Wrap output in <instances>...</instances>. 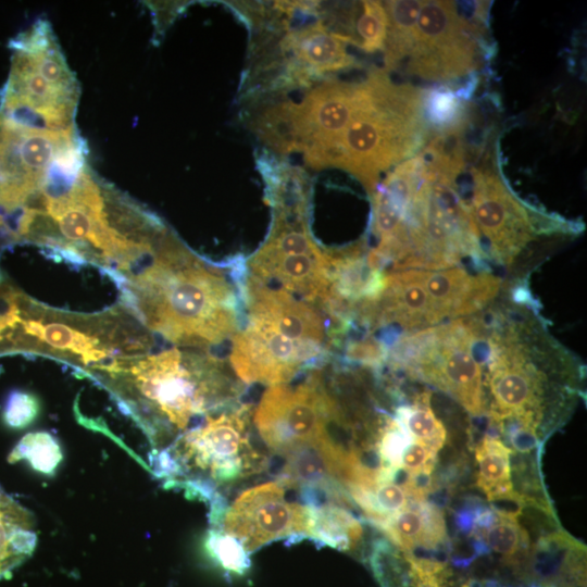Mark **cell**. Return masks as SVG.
I'll return each instance as SVG.
<instances>
[{
  "label": "cell",
  "instance_id": "cell-1",
  "mask_svg": "<svg viewBox=\"0 0 587 587\" xmlns=\"http://www.w3.org/2000/svg\"><path fill=\"white\" fill-rule=\"evenodd\" d=\"M472 320L490 424L503 436L521 429L538 435L574 391L573 358L524 305L494 301Z\"/></svg>",
  "mask_w": 587,
  "mask_h": 587
},
{
  "label": "cell",
  "instance_id": "cell-2",
  "mask_svg": "<svg viewBox=\"0 0 587 587\" xmlns=\"http://www.w3.org/2000/svg\"><path fill=\"white\" fill-rule=\"evenodd\" d=\"M118 283L125 308L175 346L207 351L239 328L237 296L224 273L168 232Z\"/></svg>",
  "mask_w": 587,
  "mask_h": 587
},
{
  "label": "cell",
  "instance_id": "cell-3",
  "mask_svg": "<svg viewBox=\"0 0 587 587\" xmlns=\"http://www.w3.org/2000/svg\"><path fill=\"white\" fill-rule=\"evenodd\" d=\"M153 430L182 432L223 405L234 389L221 362L207 351L171 348L115 361L99 372Z\"/></svg>",
  "mask_w": 587,
  "mask_h": 587
},
{
  "label": "cell",
  "instance_id": "cell-4",
  "mask_svg": "<svg viewBox=\"0 0 587 587\" xmlns=\"http://www.w3.org/2000/svg\"><path fill=\"white\" fill-rule=\"evenodd\" d=\"M247 319L232 338L229 362L239 379L268 386L291 382L328 345L319 308L249 277Z\"/></svg>",
  "mask_w": 587,
  "mask_h": 587
},
{
  "label": "cell",
  "instance_id": "cell-5",
  "mask_svg": "<svg viewBox=\"0 0 587 587\" xmlns=\"http://www.w3.org/2000/svg\"><path fill=\"white\" fill-rule=\"evenodd\" d=\"M424 93L413 85L394 82L384 68L369 73L330 167L350 173L372 197L383 173L417 154L426 143Z\"/></svg>",
  "mask_w": 587,
  "mask_h": 587
},
{
  "label": "cell",
  "instance_id": "cell-6",
  "mask_svg": "<svg viewBox=\"0 0 587 587\" xmlns=\"http://www.w3.org/2000/svg\"><path fill=\"white\" fill-rule=\"evenodd\" d=\"M147 328L126 308L93 314L58 311L22 292L18 320L1 353H46L98 373L116 360L148 352Z\"/></svg>",
  "mask_w": 587,
  "mask_h": 587
},
{
  "label": "cell",
  "instance_id": "cell-7",
  "mask_svg": "<svg viewBox=\"0 0 587 587\" xmlns=\"http://www.w3.org/2000/svg\"><path fill=\"white\" fill-rule=\"evenodd\" d=\"M458 177L439 172L423 160L421 180L385 258L387 273L448 268L460 266L465 258L478 260L485 255L458 190Z\"/></svg>",
  "mask_w": 587,
  "mask_h": 587
},
{
  "label": "cell",
  "instance_id": "cell-8",
  "mask_svg": "<svg viewBox=\"0 0 587 587\" xmlns=\"http://www.w3.org/2000/svg\"><path fill=\"white\" fill-rule=\"evenodd\" d=\"M501 288L500 277L487 271L470 273L462 266L388 272L363 321L372 328L415 333L482 312Z\"/></svg>",
  "mask_w": 587,
  "mask_h": 587
},
{
  "label": "cell",
  "instance_id": "cell-9",
  "mask_svg": "<svg viewBox=\"0 0 587 587\" xmlns=\"http://www.w3.org/2000/svg\"><path fill=\"white\" fill-rule=\"evenodd\" d=\"M364 78L335 77L311 86L299 101L264 102L249 115V127L278 154L300 153L308 167H330L337 146L363 96Z\"/></svg>",
  "mask_w": 587,
  "mask_h": 587
},
{
  "label": "cell",
  "instance_id": "cell-10",
  "mask_svg": "<svg viewBox=\"0 0 587 587\" xmlns=\"http://www.w3.org/2000/svg\"><path fill=\"white\" fill-rule=\"evenodd\" d=\"M10 48L11 70L0 112L40 128L74 129L79 88L47 21L21 33Z\"/></svg>",
  "mask_w": 587,
  "mask_h": 587
},
{
  "label": "cell",
  "instance_id": "cell-11",
  "mask_svg": "<svg viewBox=\"0 0 587 587\" xmlns=\"http://www.w3.org/2000/svg\"><path fill=\"white\" fill-rule=\"evenodd\" d=\"M390 360L413 379L444 391L473 416L485 414L483 369L471 316L405 334Z\"/></svg>",
  "mask_w": 587,
  "mask_h": 587
},
{
  "label": "cell",
  "instance_id": "cell-12",
  "mask_svg": "<svg viewBox=\"0 0 587 587\" xmlns=\"http://www.w3.org/2000/svg\"><path fill=\"white\" fill-rule=\"evenodd\" d=\"M262 440L277 454L332 438L354 437L358 426L319 371L303 380L270 386L253 413Z\"/></svg>",
  "mask_w": 587,
  "mask_h": 587
},
{
  "label": "cell",
  "instance_id": "cell-13",
  "mask_svg": "<svg viewBox=\"0 0 587 587\" xmlns=\"http://www.w3.org/2000/svg\"><path fill=\"white\" fill-rule=\"evenodd\" d=\"M304 214L274 211L266 240L250 258V277L323 307L332 284V251L314 241Z\"/></svg>",
  "mask_w": 587,
  "mask_h": 587
},
{
  "label": "cell",
  "instance_id": "cell-14",
  "mask_svg": "<svg viewBox=\"0 0 587 587\" xmlns=\"http://www.w3.org/2000/svg\"><path fill=\"white\" fill-rule=\"evenodd\" d=\"M482 38L478 22L461 13L457 2L423 0L404 70L434 83L470 76L480 64Z\"/></svg>",
  "mask_w": 587,
  "mask_h": 587
},
{
  "label": "cell",
  "instance_id": "cell-15",
  "mask_svg": "<svg viewBox=\"0 0 587 587\" xmlns=\"http://www.w3.org/2000/svg\"><path fill=\"white\" fill-rule=\"evenodd\" d=\"M251 409L247 404L216 415L183 435L175 446L179 461L217 483H229L259 473L266 457L250 441Z\"/></svg>",
  "mask_w": 587,
  "mask_h": 587
},
{
  "label": "cell",
  "instance_id": "cell-16",
  "mask_svg": "<svg viewBox=\"0 0 587 587\" xmlns=\"http://www.w3.org/2000/svg\"><path fill=\"white\" fill-rule=\"evenodd\" d=\"M469 197H463L478 232L484 254L510 266L535 238L529 209L505 185L492 163L472 167Z\"/></svg>",
  "mask_w": 587,
  "mask_h": 587
},
{
  "label": "cell",
  "instance_id": "cell-17",
  "mask_svg": "<svg viewBox=\"0 0 587 587\" xmlns=\"http://www.w3.org/2000/svg\"><path fill=\"white\" fill-rule=\"evenodd\" d=\"M223 532L235 537L250 554L286 537H307L310 507L286 498V486L267 482L242 491L225 510Z\"/></svg>",
  "mask_w": 587,
  "mask_h": 587
},
{
  "label": "cell",
  "instance_id": "cell-18",
  "mask_svg": "<svg viewBox=\"0 0 587 587\" xmlns=\"http://www.w3.org/2000/svg\"><path fill=\"white\" fill-rule=\"evenodd\" d=\"M289 22L271 42L279 65L278 92L309 88L327 75L353 66L346 42L328 32L317 16L292 27Z\"/></svg>",
  "mask_w": 587,
  "mask_h": 587
},
{
  "label": "cell",
  "instance_id": "cell-19",
  "mask_svg": "<svg viewBox=\"0 0 587 587\" xmlns=\"http://www.w3.org/2000/svg\"><path fill=\"white\" fill-rule=\"evenodd\" d=\"M524 587H586V546L561 528L539 537L528 550Z\"/></svg>",
  "mask_w": 587,
  "mask_h": 587
},
{
  "label": "cell",
  "instance_id": "cell-20",
  "mask_svg": "<svg viewBox=\"0 0 587 587\" xmlns=\"http://www.w3.org/2000/svg\"><path fill=\"white\" fill-rule=\"evenodd\" d=\"M382 587H505L454 571L449 561L414 558L394 551L383 554L373 566Z\"/></svg>",
  "mask_w": 587,
  "mask_h": 587
},
{
  "label": "cell",
  "instance_id": "cell-21",
  "mask_svg": "<svg viewBox=\"0 0 587 587\" xmlns=\"http://www.w3.org/2000/svg\"><path fill=\"white\" fill-rule=\"evenodd\" d=\"M379 528L403 553L449 550L442 512L426 501L412 500Z\"/></svg>",
  "mask_w": 587,
  "mask_h": 587
},
{
  "label": "cell",
  "instance_id": "cell-22",
  "mask_svg": "<svg viewBox=\"0 0 587 587\" xmlns=\"http://www.w3.org/2000/svg\"><path fill=\"white\" fill-rule=\"evenodd\" d=\"M310 507V524L307 537L321 546L338 550L354 549L362 538L363 528L355 516L335 502Z\"/></svg>",
  "mask_w": 587,
  "mask_h": 587
},
{
  "label": "cell",
  "instance_id": "cell-23",
  "mask_svg": "<svg viewBox=\"0 0 587 587\" xmlns=\"http://www.w3.org/2000/svg\"><path fill=\"white\" fill-rule=\"evenodd\" d=\"M387 15V33L383 48L384 70H399L408 60L423 0L382 1Z\"/></svg>",
  "mask_w": 587,
  "mask_h": 587
},
{
  "label": "cell",
  "instance_id": "cell-24",
  "mask_svg": "<svg viewBox=\"0 0 587 587\" xmlns=\"http://www.w3.org/2000/svg\"><path fill=\"white\" fill-rule=\"evenodd\" d=\"M511 449L498 437L486 435L475 448L477 486L488 501L514 490L511 479Z\"/></svg>",
  "mask_w": 587,
  "mask_h": 587
},
{
  "label": "cell",
  "instance_id": "cell-25",
  "mask_svg": "<svg viewBox=\"0 0 587 587\" xmlns=\"http://www.w3.org/2000/svg\"><path fill=\"white\" fill-rule=\"evenodd\" d=\"M429 398L428 391L417 395L412 404L399 407L395 417L412 440L438 452L445 445L447 432L435 415Z\"/></svg>",
  "mask_w": 587,
  "mask_h": 587
},
{
  "label": "cell",
  "instance_id": "cell-26",
  "mask_svg": "<svg viewBox=\"0 0 587 587\" xmlns=\"http://www.w3.org/2000/svg\"><path fill=\"white\" fill-rule=\"evenodd\" d=\"M26 521L21 510L0 495V575L29 551Z\"/></svg>",
  "mask_w": 587,
  "mask_h": 587
},
{
  "label": "cell",
  "instance_id": "cell-27",
  "mask_svg": "<svg viewBox=\"0 0 587 587\" xmlns=\"http://www.w3.org/2000/svg\"><path fill=\"white\" fill-rule=\"evenodd\" d=\"M387 33V15L382 1H361L354 25L353 45L367 53L383 50Z\"/></svg>",
  "mask_w": 587,
  "mask_h": 587
},
{
  "label": "cell",
  "instance_id": "cell-28",
  "mask_svg": "<svg viewBox=\"0 0 587 587\" xmlns=\"http://www.w3.org/2000/svg\"><path fill=\"white\" fill-rule=\"evenodd\" d=\"M208 550L214 562L226 573L241 576L251 565L249 553L235 537L221 532H211Z\"/></svg>",
  "mask_w": 587,
  "mask_h": 587
},
{
  "label": "cell",
  "instance_id": "cell-29",
  "mask_svg": "<svg viewBox=\"0 0 587 587\" xmlns=\"http://www.w3.org/2000/svg\"><path fill=\"white\" fill-rule=\"evenodd\" d=\"M61 458L59 447L47 433H34L25 436L11 454V460L27 459L41 472L52 470Z\"/></svg>",
  "mask_w": 587,
  "mask_h": 587
},
{
  "label": "cell",
  "instance_id": "cell-30",
  "mask_svg": "<svg viewBox=\"0 0 587 587\" xmlns=\"http://www.w3.org/2000/svg\"><path fill=\"white\" fill-rule=\"evenodd\" d=\"M38 402L24 391H13L7 400L3 419L13 428L27 426L37 415Z\"/></svg>",
  "mask_w": 587,
  "mask_h": 587
},
{
  "label": "cell",
  "instance_id": "cell-31",
  "mask_svg": "<svg viewBox=\"0 0 587 587\" xmlns=\"http://www.w3.org/2000/svg\"><path fill=\"white\" fill-rule=\"evenodd\" d=\"M437 451L411 440L402 452L399 470L407 476L432 474L435 469Z\"/></svg>",
  "mask_w": 587,
  "mask_h": 587
},
{
  "label": "cell",
  "instance_id": "cell-32",
  "mask_svg": "<svg viewBox=\"0 0 587 587\" xmlns=\"http://www.w3.org/2000/svg\"><path fill=\"white\" fill-rule=\"evenodd\" d=\"M21 294L4 277L0 279V348L17 322Z\"/></svg>",
  "mask_w": 587,
  "mask_h": 587
}]
</instances>
